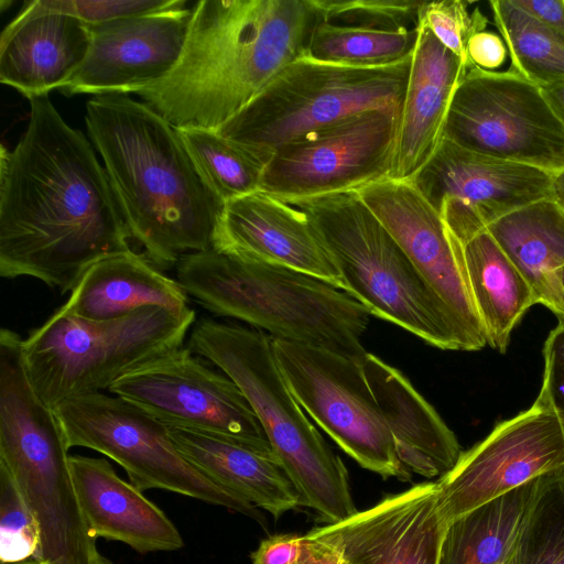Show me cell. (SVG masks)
Segmentation results:
<instances>
[{
    "instance_id": "obj_47",
    "label": "cell",
    "mask_w": 564,
    "mask_h": 564,
    "mask_svg": "<svg viewBox=\"0 0 564 564\" xmlns=\"http://www.w3.org/2000/svg\"><path fill=\"white\" fill-rule=\"evenodd\" d=\"M501 564H506V563H501Z\"/></svg>"
},
{
    "instance_id": "obj_22",
    "label": "cell",
    "mask_w": 564,
    "mask_h": 564,
    "mask_svg": "<svg viewBox=\"0 0 564 564\" xmlns=\"http://www.w3.org/2000/svg\"><path fill=\"white\" fill-rule=\"evenodd\" d=\"M417 41L401 106L389 176L411 181L443 140L453 95L467 65L417 23Z\"/></svg>"
},
{
    "instance_id": "obj_26",
    "label": "cell",
    "mask_w": 564,
    "mask_h": 564,
    "mask_svg": "<svg viewBox=\"0 0 564 564\" xmlns=\"http://www.w3.org/2000/svg\"><path fill=\"white\" fill-rule=\"evenodd\" d=\"M147 306L185 310L188 295L144 254L126 251L90 265L63 307L89 321H110Z\"/></svg>"
},
{
    "instance_id": "obj_29",
    "label": "cell",
    "mask_w": 564,
    "mask_h": 564,
    "mask_svg": "<svg viewBox=\"0 0 564 564\" xmlns=\"http://www.w3.org/2000/svg\"><path fill=\"white\" fill-rule=\"evenodd\" d=\"M541 477L449 523L438 564L506 563L535 500Z\"/></svg>"
},
{
    "instance_id": "obj_28",
    "label": "cell",
    "mask_w": 564,
    "mask_h": 564,
    "mask_svg": "<svg viewBox=\"0 0 564 564\" xmlns=\"http://www.w3.org/2000/svg\"><path fill=\"white\" fill-rule=\"evenodd\" d=\"M460 246L487 345L505 354L514 327L533 305L539 304L536 296L487 229Z\"/></svg>"
},
{
    "instance_id": "obj_35",
    "label": "cell",
    "mask_w": 564,
    "mask_h": 564,
    "mask_svg": "<svg viewBox=\"0 0 564 564\" xmlns=\"http://www.w3.org/2000/svg\"><path fill=\"white\" fill-rule=\"evenodd\" d=\"M41 543L39 522L8 468L0 464V561L36 558Z\"/></svg>"
},
{
    "instance_id": "obj_45",
    "label": "cell",
    "mask_w": 564,
    "mask_h": 564,
    "mask_svg": "<svg viewBox=\"0 0 564 564\" xmlns=\"http://www.w3.org/2000/svg\"><path fill=\"white\" fill-rule=\"evenodd\" d=\"M1 564H41L36 558H30L22 562H15V563H1Z\"/></svg>"
},
{
    "instance_id": "obj_7",
    "label": "cell",
    "mask_w": 564,
    "mask_h": 564,
    "mask_svg": "<svg viewBox=\"0 0 564 564\" xmlns=\"http://www.w3.org/2000/svg\"><path fill=\"white\" fill-rule=\"evenodd\" d=\"M196 323L193 308L147 306L110 321L80 318L61 306L22 338L29 380L50 408L109 391L126 373L184 346Z\"/></svg>"
},
{
    "instance_id": "obj_17",
    "label": "cell",
    "mask_w": 564,
    "mask_h": 564,
    "mask_svg": "<svg viewBox=\"0 0 564 564\" xmlns=\"http://www.w3.org/2000/svg\"><path fill=\"white\" fill-rule=\"evenodd\" d=\"M191 17L192 9L182 7L89 25L88 55L59 91L127 95L161 80L182 55Z\"/></svg>"
},
{
    "instance_id": "obj_34",
    "label": "cell",
    "mask_w": 564,
    "mask_h": 564,
    "mask_svg": "<svg viewBox=\"0 0 564 564\" xmlns=\"http://www.w3.org/2000/svg\"><path fill=\"white\" fill-rule=\"evenodd\" d=\"M321 20L335 25L399 31L417 26L424 1L313 0Z\"/></svg>"
},
{
    "instance_id": "obj_44",
    "label": "cell",
    "mask_w": 564,
    "mask_h": 564,
    "mask_svg": "<svg viewBox=\"0 0 564 564\" xmlns=\"http://www.w3.org/2000/svg\"><path fill=\"white\" fill-rule=\"evenodd\" d=\"M554 197L564 207V171L554 175Z\"/></svg>"
},
{
    "instance_id": "obj_41",
    "label": "cell",
    "mask_w": 564,
    "mask_h": 564,
    "mask_svg": "<svg viewBox=\"0 0 564 564\" xmlns=\"http://www.w3.org/2000/svg\"><path fill=\"white\" fill-rule=\"evenodd\" d=\"M514 6L564 34V0H511Z\"/></svg>"
},
{
    "instance_id": "obj_12",
    "label": "cell",
    "mask_w": 564,
    "mask_h": 564,
    "mask_svg": "<svg viewBox=\"0 0 564 564\" xmlns=\"http://www.w3.org/2000/svg\"><path fill=\"white\" fill-rule=\"evenodd\" d=\"M278 366L302 409L362 468L409 481L361 364L327 349L272 338Z\"/></svg>"
},
{
    "instance_id": "obj_21",
    "label": "cell",
    "mask_w": 564,
    "mask_h": 564,
    "mask_svg": "<svg viewBox=\"0 0 564 564\" xmlns=\"http://www.w3.org/2000/svg\"><path fill=\"white\" fill-rule=\"evenodd\" d=\"M90 26L74 15L24 3L0 36V82L31 99L61 89L85 62Z\"/></svg>"
},
{
    "instance_id": "obj_30",
    "label": "cell",
    "mask_w": 564,
    "mask_h": 564,
    "mask_svg": "<svg viewBox=\"0 0 564 564\" xmlns=\"http://www.w3.org/2000/svg\"><path fill=\"white\" fill-rule=\"evenodd\" d=\"M489 7L506 43L510 70L540 88L564 85V34L513 4L492 0Z\"/></svg>"
},
{
    "instance_id": "obj_4",
    "label": "cell",
    "mask_w": 564,
    "mask_h": 564,
    "mask_svg": "<svg viewBox=\"0 0 564 564\" xmlns=\"http://www.w3.org/2000/svg\"><path fill=\"white\" fill-rule=\"evenodd\" d=\"M176 281L217 316L272 338L330 350L361 364L369 312L347 292L279 265L242 261L210 248L181 258Z\"/></svg>"
},
{
    "instance_id": "obj_15",
    "label": "cell",
    "mask_w": 564,
    "mask_h": 564,
    "mask_svg": "<svg viewBox=\"0 0 564 564\" xmlns=\"http://www.w3.org/2000/svg\"><path fill=\"white\" fill-rule=\"evenodd\" d=\"M195 355L184 346L166 352L122 376L108 392L166 425L223 435L274 453L240 388Z\"/></svg>"
},
{
    "instance_id": "obj_20",
    "label": "cell",
    "mask_w": 564,
    "mask_h": 564,
    "mask_svg": "<svg viewBox=\"0 0 564 564\" xmlns=\"http://www.w3.org/2000/svg\"><path fill=\"white\" fill-rule=\"evenodd\" d=\"M213 249L229 257L289 268L343 290V280L307 216L263 191L224 204Z\"/></svg>"
},
{
    "instance_id": "obj_36",
    "label": "cell",
    "mask_w": 564,
    "mask_h": 564,
    "mask_svg": "<svg viewBox=\"0 0 564 564\" xmlns=\"http://www.w3.org/2000/svg\"><path fill=\"white\" fill-rule=\"evenodd\" d=\"M468 7L463 0L424 1L417 21L467 67V42L475 32L486 30L488 22L478 8L469 11Z\"/></svg>"
},
{
    "instance_id": "obj_6",
    "label": "cell",
    "mask_w": 564,
    "mask_h": 564,
    "mask_svg": "<svg viewBox=\"0 0 564 564\" xmlns=\"http://www.w3.org/2000/svg\"><path fill=\"white\" fill-rule=\"evenodd\" d=\"M285 203L307 216L340 274L343 291L369 314L436 348L463 350L460 336L443 303L356 192Z\"/></svg>"
},
{
    "instance_id": "obj_9",
    "label": "cell",
    "mask_w": 564,
    "mask_h": 564,
    "mask_svg": "<svg viewBox=\"0 0 564 564\" xmlns=\"http://www.w3.org/2000/svg\"><path fill=\"white\" fill-rule=\"evenodd\" d=\"M68 446L53 409L35 395L11 399L0 410V464L34 513L41 564H112L86 524L73 485Z\"/></svg>"
},
{
    "instance_id": "obj_16",
    "label": "cell",
    "mask_w": 564,
    "mask_h": 564,
    "mask_svg": "<svg viewBox=\"0 0 564 564\" xmlns=\"http://www.w3.org/2000/svg\"><path fill=\"white\" fill-rule=\"evenodd\" d=\"M356 193L443 303L463 350L482 349L487 338L473 300L462 246L448 232L437 209L411 181L386 177Z\"/></svg>"
},
{
    "instance_id": "obj_42",
    "label": "cell",
    "mask_w": 564,
    "mask_h": 564,
    "mask_svg": "<svg viewBox=\"0 0 564 564\" xmlns=\"http://www.w3.org/2000/svg\"><path fill=\"white\" fill-rule=\"evenodd\" d=\"M302 536L301 553L291 564H347L340 552L332 544L308 534Z\"/></svg>"
},
{
    "instance_id": "obj_1",
    "label": "cell",
    "mask_w": 564,
    "mask_h": 564,
    "mask_svg": "<svg viewBox=\"0 0 564 564\" xmlns=\"http://www.w3.org/2000/svg\"><path fill=\"white\" fill-rule=\"evenodd\" d=\"M30 101L18 144L0 151V275L72 292L98 260L130 251L105 167L47 95Z\"/></svg>"
},
{
    "instance_id": "obj_18",
    "label": "cell",
    "mask_w": 564,
    "mask_h": 564,
    "mask_svg": "<svg viewBox=\"0 0 564 564\" xmlns=\"http://www.w3.org/2000/svg\"><path fill=\"white\" fill-rule=\"evenodd\" d=\"M447 527L437 484L426 481L306 534L335 546L347 564H438Z\"/></svg>"
},
{
    "instance_id": "obj_2",
    "label": "cell",
    "mask_w": 564,
    "mask_h": 564,
    "mask_svg": "<svg viewBox=\"0 0 564 564\" xmlns=\"http://www.w3.org/2000/svg\"><path fill=\"white\" fill-rule=\"evenodd\" d=\"M313 0H200L174 68L137 94L174 128L217 130L304 55Z\"/></svg>"
},
{
    "instance_id": "obj_13",
    "label": "cell",
    "mask_w": 564,
    "mask_h": 564,
    "mask_svg": "<svg viewBox=\"0 0 564 564\" xmlns=\"http://www.w3.org/2000/svg\"><path fill=\"white\" fill-rule=\"evenodd\" d=\"M400 112L372 109L278 148L261 191L283 200L356 192L389 176Z\"/></svg>"
},
{
    "instance_id": "obj_19",
    "label": "cell",
    "mask_w": 564,
    "mask_h": 564,
    "mask_svg": "<svg viewBox=\"0 0 564 564\" xmlns=\"http://www.w3.org/2000/svg\"><path fill=\"white\" fill-rule=\"evenodd\" d=\"M411 182L437 212L446 206L485 227L520 207L554 197V174L446 139Z\"/></svg>"
},
{
    "instance_id": "obj_10",
    "label": "cell",
    "mask_w": 564,
    "mask_h": 564,
    "mask_svg": "<svg viewBox=\"0 0 564 564\" xmlns=\"http://www.w3.org/2000/svg\"><path fill=\"white\" fill-rule=\"evenodd\" d=\"M68 448L85 447L118 463L139 490L165 489L225 507L265 525L258 508L197 469L174 444L167 426L115 394H84L53 408Z\"/></svg>"
},
{
    "instance_id": "obj_38",
    "label": "cell",
    "mask_w": 564,
    "mask_h": 564,
    "mask_svg": "<svg viewBox=\"0 0 564 564\" xmlns=\"http://www.w3.org/2000/svg\"><path fill=\"white\" fill-rule=\"evenodd\" d=\"M542 388L564 419V319L550 332L543 346Z\"/></svg>"
},
{
    "instance_id": "obj_24",
    "label": "cell",
    "mask_w": 564,
    "mask_h": 564,
    "mask_svg": "<svg viewBox=\"0 0 564 564\" xmlns=\"http://www.w3.org/2000/svg\"><path fill=\"white\" fill-rule=\"evenodd\" d=\"M361 367L402 465L426 478L449 471L462 449L435 409L398 369L379 357L367 352Z\"/></svg>"
},
{
    "instance_id": "obj_14",
    "label": "cell",
    "mask_w": 564,
    "mask_h": 564,
    "mask_svg": "<svg viewBox=\"0 0 564 564\" xmlns=\"http://www.w3.org/2000/svg\"><path fill=\"white\" fill-rule=\"evenodd\" d=\"M564 469V419L541 387L533 404L462 452L437 480L447 524L541 476Z\"/></svg>"
},
{
    "instance_id": "obj_31",
    "label": "cell",
    "mask_w": 564,
    "mask_h": 564,
    "mask_svg": "<svg viewBox=\"0 0 564 564\" xmlns=\"http://www.w3.org/2000/svg\"><path fill=\"white\" fill-rule=\"evenodd\" d=\"M200 177L224 205L261 191L265 163L216 130L175 128Z\"/></svg>"
},
{
    "instance_id": "obj_37",
    "label": "cell",
    "mask_w": 564,
    "mask_h": 564,
    "mask_svg": "<svg viewBox=\"0 0 564 564\" xmlns=\"http://www.w3.org/2000/svg\"><path fill=\"white\" fill-rule=\"evenodd\" d=\"M58 12L70 14L87 25H99L185 7L184 0H42Z\"/></svg>"
},
{
    "instance_id": "obj_3",
    "label": "cell",
    "mask_w": 564,
    "mask_h": 564,
    "mask_svg": "<svg viewBox=\"0 0 564 564\" xmlns=\"http://www.w3.org/2000/svg\"><path fill=\"white\" fill-rule=\"evenodd\" d=\"M88 135L145 258L159 269L213 247L223 204L197 172L176 129L145 102L101 95L86 104Z\"/></svg>"
},
{
    "instance_id": "obj_25",
    "label": "cell",
    "mask_w": 564,
    "mask_h": 564,
    "mask_svg": "<svg viewBox=\"0 0 564 564\" xmlns=\"http://www.w3.org/2000/svg\"><path fill=\"white\" fill-rule=\"evenodd\" d=\"M166 426L176 447L197 469L274 519L301 506L300 495L274 453L205 431Z\"/></svg>"
},
{
    "instance_id": "obj_5",
    "label": "cell",
    "mask_w": 564,
    "mask_h": 564,
    "mask_svg": "<svg viewBox=\"0 0 564 564\" xmlns=\"http://www.w3.org/2000/svg\"><path fill=\"white\" fill-rule=\"evenodd\" d=\"M188 347L217 366L246 395L301 506L313 509L326 524L357 512L348 471L289 389L271 336L203 318L193 326Z\"/></svg>"
},
{
    "instance_id": "obj_27",
    "label": "cell",
    "mask_w": 564,
    "mask_h": 564,
    "mask_svg": "<svg viewBox=\"0 0 564 564\" xmlns=\"http://www.w3.org/2000/svg\"><path fill=\"white\" fill-rule=\"evenodd\" d=\"M486 229L532 288L538 303L564 319V207L544 198L520 207Z\"/></svg>"
},
{
    "instance_id": "obj_8",
    "label": "cell",
    "mask_w": 564,
    "mask_h": 564,
    "mask_svg": "<svg viewBox=\"0 0 564 564\" xmlns=\"http://www.w3.org/2000/svg\"><path fill=\"white\" fill-rule=\"evenodd\" d=\"M411 57L388 66L352 67L304 54L216 131L268 164L281 145L351 116L372 109L400 112Z\"/></svg>"
},
{
    "instance_id": "obj_33",
    "label": "cell",
    "mask_w": 564,
    "mask_h": 564,
    "mask_svg": "<svg viewBox=\"0 0 564 564\" xmlns=\"http://www.w3.org/2000/svg\"><path fill=\"white\" fill-rule=\"evenodd\" d=\"M506 564H564V469L541 477L535 500Z\"/></svg>"
},
{
    "instance_id": "obj_32",
    "label": "cell",
    "mask_w": 564,
    "mask_h": 564,
    "mask_svg": "<svg viewBox=\"0 0 564 564\" xmlns=\"http://www.w3.org/2000/svg\"><path fill=\"white\" fill-rule=\"evenodd\" d=\"M417 26L386 31L335 25L319 21L310 36V58L352 67H381L410 58L417 41Z\"/></svg>"
},
{
    "instance_id": "obj_39",
    "label": "cell",
    "mask_w": 564,
    "mask_h": 564,
    "mask_svg": "<svg viewBox=\"0 0 564 564\" xmlns=\"http://www.w3.org/2000/svg\"><path fill=\"white\" fill-rule=\"evenodd\" d=\"M507 55L508 50L502 37L488 30L475 32L466 45L468 67L492 72L505 64Z\"/></svg>"
},
{
    "instance_id": "obj_23",
    "label": "cell",
    "mask_w": 564,
    "mask_h": 564,
    "mask_svg": "<svg viewBox=\"0 0 564 564\" xmlns=\"http://www.w3.org/2000/svg\"><path fill=\"white\" fill-rule=\"evenodd\" d=\"M73 485L90 534L140 553L184 545L174 523L143 491L121 479L105 458L69 455Z\"/></svg>"
},
{
    "instance_id": "obj_40",
    "label": "cell",
    "mask_w": 564,
    "mask_h": 564,
    "mask_svg": "<svg viewBox=\"0 0 564 564\" xmlns=\"http://www.w3.org/2000/svg\"><path fill=\"white\" fill-rule=\"evenodd\" d=\"M303 536L276 534L261 541L251 554L252 564H291L302 550Z\"/></svg>"
},
{
    "instance_id": "obj_46",
    "label": "cell",
    "mask_w": 564,
    "mask_h": 564,
    "mask_svg": "<svg viewBox=\"0 0 564 564\" xmlns=\"http://www.w3.org/2000/svg\"><path fill=\"white\" fill-rule=\"evenodd\" d=\"M558 278H560V282H561L562 289L564 291V267L560 270Z\"/></svg>"
},
{
    "instance_id": "obj_43",
    "label": "cell",
    "mask_w": 564,
    "mask_h": 564,
    "mask_svg": "<svg viewBox=\"0 0 564 564\" xmlns=\"http://www.w3.org/2000/svg\"><path fill=\"white\" fill-rule=\"evenodd\" d=\"M541 90L552 111L564 126V85H551L542 87Z\"/></svg>"
},
{
    "instance_id": "obj_11",
    "label": "cell",
    "mask_w": 564,
    "mask_h": 564,
    "mask_svg": "<svg viewBox=\"0 0 564 564\" xmlns=\"http://www.w3.org/2000/svg\"><path fill=\"white\" fill-rule=\"evenodd\" d=\"M443 139L554 175L564 171V126L541 88L510 69L467 68L453 95Z\"/></svg>"
}]
</instances>
